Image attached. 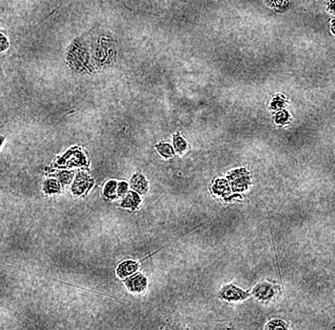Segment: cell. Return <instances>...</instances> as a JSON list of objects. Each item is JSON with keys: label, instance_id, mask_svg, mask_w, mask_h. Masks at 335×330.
I'll list each match as a JSON object with an SVG mask.
<instances>
[{"label": "cell", "instance_id": "cell-13", "mask_svg": "<svg viewBox=\"0 0 335 330\" xmlns=\"http://www.w3.org/2000/svg\"><path fill=\"white\" fill-rule=\"evenodd\" d=\"M156 149L162 156L165 158L173 157L175 155V150L171 145L167 143H161L156 145Z\"/></svg>", "mask_w": 335, "mask_h": 330}, {"label": "cell", "instance_id": "cell-21", "mask_svg": "<svg viewBox=\"0 0 335 330\" xmlns=\"http://www.w3.org/2000/svg\"><path fill=\"white\" fill-rule=\"evenodd\" d=\"M9 47V41L5 35L0 33V53L5 51Z\"/></svg>", "mask_w": 335, "mask_h": 330}, {"label": "cell", "instance_id": "cell-19", "mask_svg": "<svg viewBox=\"0 0 335 330\" xmlns=\"http://www.w3.org/2000/svg\"><path fill=\"white\" fill-rule=\"evenodd\" d=\"M290 115L287 111H281L275 115V122L277 124H285L289 121Z\"/></svg>", "mask_w": 335, "mask_h": 330}, {"label": "cell", "instance_id": "cell-2", "mask_svg": "<svg viewBox=\"0 0 335 330\" xmlns=\"http://www.w3.org/2000/svg\"><path fill=\"white\" fill-rule=\"evenodd\" d=\"M220 296L222 299L228 301H244L248 299L249 293L234 285H228L221 289Z\"/></svg>", "mask_w": 335, "mask_h": 330}, {"label": "cell", "instance_id": "cell-17", "mask_svg": "<svg viewBox=\"0 0 335 330\" xmlns=\"http://www.w3.org/2000/svg\"><path fill=\"white\" fill-rule=\"evenodd\" d=\"M160 330H189V329L175 322H167Z\"/></svg>", "mask_w": 335, "mask_h": 330}, {"label": "cell", "instance_id": "cell-5", "mask_svg": "<svg viewBox=\"0 0 335 330\" xmlns=\"http://www.w3.org/2000/svg\"><path fill=\"white\" fill-rule=\"evenodd\" d=\"M59 164H65L67 166H86L87 160L82 151L70 150L67 154L59 161Z\"/></svg>", "mask_w": 335, "mask_h": 330}, {"label": "cell", "instance_id": "cell-9", "mask_svg": "<svg viewBox=\"0 0 335 330\" xmlns=\"http://www.w3.org/2000/svg\"><path fill=\"white\" fill-rule=\"evenodd\" d=\"M140 202H141V199H140L139 195L134 191H130L121 203V206L123 208L131 209L132 210H134L138 208Z\"/></svg>", "mask_w": 335, "mask_h": 330}, {"label": "cell", "instance_id": "cell-15", "mask_svg": "<svg viewBox=\"0 0 335 330\" xmlns=\"http://www.w3.org/2000/svg\"><path fill=\"white\" fill-rule=\"evenodd\" d=\"M73 175L74 173L73 172H66V171H63V172H59V173H57V177L59 178V182L66 186V185H69L73 179Z\"/></svg>", "mask_w": 335, "mask_h": 330}, {"label": "cell", "instance_id": "cell-7", "mask_svg": "<svg viewBox=\"0 0 335 330\" xmlns=\"http://www.w3.org/2000/svg\"><path fill=\"white\" fill-rule=\"evenodd\" d=\"M138 270V265L134 261H126L119 265L117 269V274L120 278H126L136 272Z\"/></svg>", "mask_w": 335, "mask_h": 330}, {"label": "cell", "instance_id": "cell-20", "mask_svg": "<svg viewBox=\"0 0 335 330\" xmlns=\"http://www.w3.org/2000/svg\"><path fill=\"white\" fill-rule=\"evenodd\" d=\"M117 195L118 196H123L124 194L127 193L128 191V184L126 182H121L117 186Z\"/></svg>", "mask_w": 335, "mask_h": 330}, {"label": "cell", "instance_id": "cell-18", "mask_svg": "<svg viewBox=\"0 0 335 330\" xmlns=\"http://www.w3.org/2000/svg\"><path fill=\"white\" fill-rule=\"evenodd\" d=\"M285 104H286L285 98L282 95H277L272 101L271 107L273 110H279V109H282L285 106Z\"/></svg>", "mask_w": 335, "mask_h": 330}, {"label": "cell", "instance_id": "cell-3", "mask_svg": "<svg viewBox=\"0 0 335 330\" xmlns=\"http://www.w3.org/2000/svg\"><path fill=\"white\" fill-rule=\"evenodd\" d=\"M277 287L274 285L263 282L261 284H258L256 287L253 288L252 294L260 301H270L274 299L276 296Z\"/></svg>", "mask_w": 335, "mask_h": 330}, {"label": "cell", "instance_id": "cell-14", "mask_svg": "<svg viewBox=\"0 0 335 330\" xmlns=\"http://www.w3.org/2000/svg\"><path fill=\"white\" fill-rule=\"evenodd\" d=\"M117 183L116 181H109L104 188V195L107 198H117Z\"/></svg>", "mask_w": 335, "mask_h": 330}, {"label": "cell", "instance_id": "cell-1", "mask_svg": "<svg viewBox=\"0 0 335 330\" xmlns=\"http://www.w3.org/2000/svg\"><path fill=\"white\" fill-rule=\"evenodd\" d=\"M228 179L232 181L231 189L235 192L246 190L250 183L248 172L245 169H239L234 171L228 176Z\"/></svg>", "mask_w": 335, "mask_h": 330}, {"label": "cell", "instance_id": "cell-4", "mask_svg": "<svg viewBox=\"0 0 335 330\" xmlns=\"http://www.w3.org/2000/svg\"><path fill=\"white\" fill-rule=\"evenodd\" d=\"M93 185V180L85 173H78L73 182L72 191L76 195L85 193Z\"/></svg>", "mask_w": 335, "mask_h": 330}, {"label": "cell", "instance_id": "cell-22", "mask_svg": "<svg viewBox=\"0 0 335 330\" xmlns=\"http://www.w3.org/2000/svg\"><path fill=\"white\" fill-rule=\"evenodd\" d=\"M4 141H5V138L2 135H0V148H1L2 144L4 143Z\"/></svg>", "mask_w": 335, "mask_h": 330}, {"label": "cell", "instance_id": "cell-12", "mask_svg": "<svg viewBox=\"0 0 335 330\" xmlns=\"http://www.w3.org/2000/svg\"><path fill=\"white\" fill-rule=\"evenodd\" d=\"M44 191L48 194L60 192V185L55 179H48L44 183Z\"/></svg>", "mask_w": 335, "mask_h": 330}, {"label": "cell", "instance_id": "cell-16", "mask_svg": "<svg viewBox=\"0 0 335 330\" xmlns=\"http://www.w3.org/2000/svg\"><path fill=\"white\" fill-rule=\"evenodd\" d=\"M174 145H175V150L177 152H183L187 149V142L179 135H175Z\"/></svg>", "mask_w": 335, "mask_h": 330}, {"label": "cell", "instance_id": "cell-10", "mask_svg": "<svg viewBox=\"0 0 335 330\" xmlns=\"http://www.w3.org/2000/svg\"><path fill=\"white\" fill-rule=\"evenodd\" d=\"M213 190L214 193L221 195L223 197L228 196L231 193V191H232L228 181L223 180V179L216 180V182L214 183V185L213 187Z\"/></svg>", "mask_w": 335, "mask_h": 330}, {"label": "cell", "instance_id": "cell-11", "mask_svg": "<svg viewBox=\"0 0 335 330\" xmlns=\"http://www.w3.org/2000/svg\"><path fill=\"white\" fill-rule=\"evenodd\" d=\"M265 330H289V326L283 320L275 319L266 325Z\"/></svg>", "mask_w": 335, "mask_h": 330}, {"label": "cell", "instance_id": "cell-6", "mask_svg": "<svg viewBox=\"0 0 335 330\" xmlns=\"http://www.w3.org/2000/svg\"><path fill=\"white\" fill-rule=\"evenodd\" d=\"M125 284L132 292H142L146 289L148 286L147 278L141 273L134 274L133 276L128 278L125 281Z\"/></svg>", "mask_w": 335, "mask_h": 330}, {"label": "cell", "instance_id": "cell-8", "mask_svg": "<svg viewBox=\"0 0 335 330\" xmlns=\"http://www.w3.org/2000/svg\"><path fill=\"white\" fill-rule=\"evenodd\" d=\"M131 187L136 192L144 194L148 190V182L143 175L137 173L134 174L131 179Z\"/></svg>", "mask_w": 335, "mask_h": 330}]
</instances>
